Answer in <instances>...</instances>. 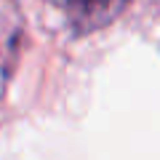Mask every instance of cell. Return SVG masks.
<instances>
[{
    "label": "cell",
    "instance_id": "6da1fadb",
    "mask_svg": "<svg viewBox=\"0 0 160 160\" xmlns=\"http://www.w3.org/2000/svg\"><path fill=\"white\" fill-rule=\"evenodd\" d=\"M46 3L56 6L59 11H64L78 24L99 22V19L104 16V11L109 8V0H46Z\"/></svg>",
    "mask_w": 160,
    "mask_h": 160
}]
</instances>
